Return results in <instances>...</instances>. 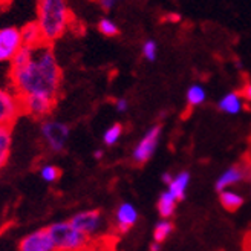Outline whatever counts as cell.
<instances>
[{
	"mask_svg": "<svg viewBox=\"0 0 251 251\" xmlns=\"http://www.w3.org/2000/svg\"><path fill=\"white\" fill-rule=\"evenodd\" d=\"M11 84L20 100L28 97H48L57 100L61 69L51 45H42L32 49L26 63L11 66Z\"/></svg>",
	"mask_w": 251,
	"mask_h": 251,
	"instance_id": "6da1fadb",
	"label": "cell"
},
{
	"mask_svg": "<svg viewBox=\"0 0 251 251\" xmlns=\"http://www.w3.org/2000/svg\"><path fill=\"white\" fill-rule=\"evenodd\" d=\"M71 9L63 0H40L37 3V25L42 31L45 45L58 40L69 28Z\"/></svg>",
	"mask_w": 251,
	"mask_h": 251,
	"instance_id": "7a4b0ae2",
	"label": "cell"
},
{
	"mask_svg": "<svg viewBox=\"0 0 251 251\" xmlns=\"http://www.w3.org/2000/svg\"><path fill=\"white\" fill-rule=\"evenodd\" d=\"M55 251H83L89 245V237L78 231L69 221L55 222L48 227Z\"/></svg>",
	"mask_w": 251,
	"mask_h": 251,
	"instance_id": "3957f363",
	"label": "cell"
},
{
	"mask_svg": "<svg viewBox=\"0 0 251 251\" xmlns=\"http://www.w3.org/2000/svg\"><path fill=\"white\" fill-rule=\"evenodd\" d=\"M40 132H42L45 143L52 152H61V150L66 147L69 135H71L69 126L57 120L43 121Z\"/></svg>",
	"mask_w": 251,
	"mask_h": 251,
	"instance_id": "277c9868",
	"label": "cell"
},
{
	"mask_svg": "<svg viewBox=\"0 0 251 251\" xmlns=\"http://www.w3.org/2000/svg\"><path fill=\"white\" fill-rule=\"evenodd\" d=\"M22 114L23 104L19 95L0 87V127L11 129Z\"/></svg>",
	"mask_w": 251,
	"mask_h": 251,
	"instance_id": "5b68a950",
	"label": "cell"
},
{
	"mask_svg": "<svg viewBox=\"0 0 251 251\" xmlns=\"http://www.w3.org/2000/svg\"><path fill=\"white\" fill-rule=\"evenodd\" d=\"M161 126H152L144 135L138 144L135 146L133 152H132V159L136 164H146V162L152 158L158 149L159 144V138H161Z\"/></svg>",
	"mask_w": 251,
	"mask_h": 251,
	"instance_id": "8992f818",
	"label": "cell"
},
{
	"mask_svg": "<svg viewBox=\"0 0 251 251\" xmlns=\"http://www.w3.org/2000/svg\"><path fill=\"white\" fill-rule=\"evenodd\" d=\"M23 48L20 28L16 26H5L0 28V63L12 61Z\"/></svg>",
	"mask_w": 251,
	"mask_h": 251,
	"instance_id": "52a82bcc",
	"label": "cell"
},
{
	"mask_svg": "<svg viewBox=\"0 0 251 251\" xmlns=\"http://www.w3.org/2000/svg\"><path fill=\"white\" fill-rule=\"evenodd\" d=\"M75 228L91 237L100 231L103 225V216L100 210H84L80 213H75L69 221Z\"/></svg>",
	"mask_w": 251,
	"mask_h": 251,
	"instance_id": "ba28073f",
	"label": "cell"
},
{
	"mask_svg": "<svg viewBox=\"0 0 251 251\" xmlns=\"http://www.w3.org/2000/svg\"><path fill=\"white\" fill-rule=\"evenodd\" d=\"M19 251H55L48 228L35 230L26 234L19 244Z\"/></svg>",
	"mask_w": 251,
	"mask_h": 251,
	"instance_id": "9c48e42d",
	"label": "cell"
},
{
	"mask_svg": "<svg viewBox=\"0 0 251 251\" xmlns=\"http://www.w3.org/2000/svg\"><path fill=\"white\" fill-rule=\"evenodd\" d=\"M22 104H23V114L42 118L52 112L55 106V100L48 97H28L22 100Z\"/></svg>",
	"mask_w": 251,
	"mask_h": 251,
	"instance_id": "30bf717a",
	"label": "cell"
},
{
	"mask_svg": "<svg viewBox=\"0 0 251 251\" xmlns=\"http://www.w3.org/2000/svg\"><path fill=\"white\" fill-rule=\"evenodd\" d=\"M247 176V170L244 166H239V164H234L231 167H228L225 172L221 173V176L218 178L216 184H215V188L221 193L224 190H228L230 187L239 184L245 179Z\"/></svg>",
	"mask_w": 251,
	"mask_h": 251,
	"instance_id": "8fae6325",
	"label": "cell"
},
{
	"mask_svg": "<svg viewBox=\"0 0 251 251\" xmlns=\"http://www.w3.org/2000/svg\"><path fill=\"white\" fill-rule=\"evenodd\" d=\"M138 221V210L130 202H123L115 211V224L120 233L129 231Z\"/></svg>",
	"mask_w": 251,
	"mask_h": 251,
	"instance_id": "7c38bea8",
	"label": "cell"
},
{
	"mask_svg": "<svg viewBox=\"0 0 251 251\" xmlns=\"http://www.w3.org/2000/svg\"><path fill=\"white\" fill-rule=\"evenodd\" d=\"M20 37H22L23 48L34 49V48L45 45L42 31L39 28V25H37V22H29L26 25H23L20 28Z\"/></svg>",
	"mask_w": 251,
	"mask_h": 251,
	"instance_id": "4fadbf2b",
	"label": "cell"
},
{
	"mask_svg": "<svg viewBox=\"0 0 251 251\" xmlns=\"http://www.w3.org/2000/svg\"><path fill=\"white\" fill-rule=\"evenodd\" d=\"M188 184H190V173L185 170L179 172L176 176H173V181L167 185V192L176 201H184Z\"/></svg>",
	"mask_w": 251,
	"mask_h": 251,
	"instance_id": "5bb4252c",
	"label": "cell"
},
{
	"mask_svg": "<svg viewBox=\"0 0 251 251\" xmlns=\"http://www.w3.org/2000/svg\"><path fill=\"white\" fill-rule=\"evenodd\" d=\"M242 97L239 92H230V94H225L218 103V109L224 114H228V115H236L239 114L242 110Z\"/></svg>",
	"mask_w": 251,
	"mask_h": 251,
	"instance_id": "9a60e30c",
	"label": "cell"
},
{
	"mask_svg": "<svg viewBox=\"0 0 251 251\" xmlns=\"http://www.w3.org/2000/svg\"><path fill=\"white\" fill-rule=\"evenodd\" d=\"M176 202L178 201L175 199L167 190L162 192L158 198V213L162 219H170L173 216L175 210H176Z\"/></svg>",
	"mask_w": 251,
	"mask_h": 251,
	"instance_id": "2e32d148",
	"label": "cell"
},
{
	"mask_svg": "<svg viewBox=\"0 0 251 251\" xmlns=\"http://www.w3.org/2000/svg\"><path fill=\"white\" fill-rule=\"evenodd\" d=\"M219 202L227 211H236L244 205V196L231 190H224L219 193Z\"/></svg>",
	"mask_w": 251,
	"mask_h": 251,
	"instance_id": "e0dca14e",
	"label": "cell"
},
{
	"mask_svg": "<svg viewBox=\"0 0 251 251\" xmlns=\"http://www.w3.org/2000/svg\"><path fill=\"white\" fill-rule=\"evenodd\" d=\"M11 146H12V133L11 129L0 127V169H2L11 153Z\"/></svg>",
	"mask_w": 251,
	"mask_h": 251,
	"instance_id": "ac0fdd59",
	"label": "cell"
},
{
	"mask_svg": "<svg viewBox=\"0 0 251 251\" xmlns=\"http://www.w3.org/2000/svg\"><path fill=\"white\" fill-rule=\"evenodd\" d=\"M175 225L170 219H162L155 225V230H153V242L156 244H162L167 237L173 233Z\"/></svg>",
	"mask_w": 251,
	"mask_h": 251,
	"instance_id": "d6986e66",
	"label": "cell"
},
{
	"mask_svg": "<svg viewBox=\"0 0 251 251\" xmlns=\"http://www.w3.org/2000/svg\"><path fill=\"white\" fill-rule=\"evenodd\" d=\"M187 103L188 106H201L204 101H205V98H207V92L205 89L201 84H192L190 87H188V91H187Z\"/></svg>",
	"mask_w": 251,
	"mask_h": 251,
	"instance_id": "ffe728a7",
	"label": "cell"
},
{
	"mask_svg": "<svg viewBox=\"0 0 251 251\" xmlns=\"http://www.w3.org/2000/svg\"><path fill=\"white\" fill-rule=\"evenodd\" d=\"M123 135V126L121 124H112L110 127H107V130L103 135V143L106 146H114L118 143V140Z\"/></svg>",
	"mask_w": 251,
	"mask_h": 251,
	"instance_id": "44dd1931",
	"label": "cell"
},
{
	"mask_svg": "<svg viewBox=\"0 0 251 251\" xmlns=\"http://www.w3.org/2000/svg\"><path fill=\"white\" fill-rule=\"evenodd\" d=\"M98 31L101 32L103 35H106V37H115V35L120 34L118 25L112 19H107V17H104V19H101L98 22Z\"/></svg>",
	"mask_w": 251,
	"mask_h": 251,
	"instance_id": "7402d4cb",
	"label": "cell"
},
{
	"mask_svg": "<svg viewBox=\"0 0 251 251\" xmlns=\"http://www.w3.org/2000/svg\"><path fill=\"white\" fill-rule=\"evenodd\" d=\"M60 175H61L60 169L54 164H46L40 169V178L48 184H52V182L58 181Z\"/></svg>",
	"mask_w": 251,
	"mask_h": 251,
	"instance_id": "603a6c76",
	"label": "cell"
},
{
	"mask_svg": "<svg viewBox=\"0 0 251 251\" xmlns=\"http://www.w3.org/2000/svg\"><path fill=\"white\" fill-rule=\"evenodd\" d=\"M141 51H143V57L147 61H155L158 57V45L155 40H146Z\"/></svg>",
	"mask_w": 251,
	"mask_h": 251,
	"instance_id": "cb8c5ba5",
	"label": "cell"
},
{
	"mask_svg": "<svg viewBox=\"0 0 251 251\" xmlns=\"http://www.w3.org/2000/svg\"><path fill=\"white\" fill-rule=\"evenodd\" d=\"M115 109H117L118 112H121V114H123V112L127 110V109H129L127 100H126V98H118L117 101H115Z\"/></svg>",
	"mask_w": 251,
	"mask_h": 251,
	"instance_id": "d4e9b609",
	"label": "cell"
},
{
	"mask_svg": "<svg viewBox=\"0 0 251 251\" xmlns=\"http://www.w3.org/2000/svg\"><path fill=\"white\" fill-rule=\"evenodd\" d=\"M241 97H242V98H245L247 101H250V103H251V83H247V84L242 87Z\"/></svg>",
	"mask_w": 251,
	"mask_h": 251,
	"instance_id": "484cf974",
	"label": "cell"
},
{
	"mask_svg": "<svg viewBox=\"0 0 251 251\" xmlns=\"http://www.w3.org/2000/svg\"><path fill=\"white\" fill-rule=\"evenodd\" d=\"M100 5H101V8H103V9L110 11L112 8L115 6V2H114V0H101V2H100Z\"/></svg>",
	"mask_w": 251,
	"mask_h": 251,
	"instance_id": "4316f807",
	"label": "cell"
},
{
	"mask_svg": "<svg viewBox=\"0 0 251 251\" xmlns=\"http://www.w3.org/2000/svg\"><path fill=\"white\" fill-rule=\"evenodd\" d=\"M167 20H169V22H173V23H176V22H179V20H181V16H179V14H176V12H172V14H169V16H167Z\"/></svg>",
	"mask_w": 251,
	"mask_h": 251,
	"instance_id": "83f0119b",
	"label": "cell"
},
{
	"mask_svg": "<svg viewBox=\"0 0 251 251\" xmlns=\"http://www.w3.org/2000/svg\"><path fill=\"white\" fill-rule=\"evenodd\" d=\"M172 181H173V176H172V175H170L169 172H166L164 175H162V182H164L166 185H169Z\"/></svg>",
	"mask_w": 251,
	"mask_h": 251,
	"instance_id": "f1b7e54d",
	"label": "cell"
},
{
	"mask_svg": "<svg viewBox=\"0 0 251 251\" xmlns=\"http://www.w3.org/2000/svg\"><path fill=\"white\" fill-rule=\"evenodd\" d=\"M94 158L95 159H101L103 158V150H95V152H94Z\"/></svg>",
	"mask_w": 251,
	"mask_h": 251,
	"instance_id": "f546056e",
	"label": "cell"
},
{
	"mask_svg": "<svg viewBox=\"0 0 251 251\" xmlns=\"http://www.w3.org/2000/svg\"><path fill=\"white\" fill-rule=\"evenodd\" d=\"M150 251H159V244L153 242L152 245H150Z\"/></svg>",
	"mask_w": 251,
	"mask_h": 251,
	"instance_id": "4dcf8cb0",
	"label": "cell"
},
{
	"mask_svg": "<svg viewBox=\"0 0 251 251\" xmlns=\"http://www.w3.org/2000/svg\"><path fill=\"white\" fill-rule=\"evenodd\" d=\"M83 251H92V250H83Z\"/></svg>",
	"mask_w": 251,
	"mask_h": 251,
	"instance_id": "1f68e13d",
	"label": "cell"
}]
</instances>
